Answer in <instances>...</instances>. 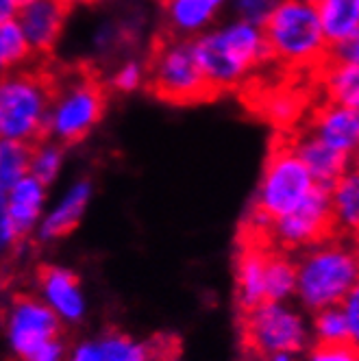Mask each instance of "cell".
Here are the masks:
<instances>
[{
  "label": "cell",
  "mask_w": 359,
  "mask_h": 361,
  "mask_svg": "<svg viewBox=\"0 0 359 361\" xmlns=\"http://www.w3.org/2000/svg\"><path fill=\"white\" fill-rule=\"evenodd\" d=\"M70 9V0H31V3L20 7L16 20L20 22V27L39 61L55 53L63 35Z\"/></svg>",
  "instance_id": "obj_13"
},
{
  "label": "cell",
  "mask_w": 359,
  "mask_h": 361,
  "mask_svg": "<svg viewBox=\"0 0 359 361\" xmlns=\"http://www.w3.org/2000/svg\"><path fill=\"white\" fill-rule=\"evenodd\" d=\"M266 361H305L303 355H290V353H284V355H274Z\"/></svg>",
  "instance_id": "obj_38"
},
{
  "label": "cell",
  "mask_w": 359,
  "mask_h": 361,
  "mask_svg": "<svg viewBox=\"0 0 359 361\" xmlns=\"http://www.w3.org/2000/svg\"><path fill=\"white\" fill-rule=\"evenodd\" d=\"M314 83L320 98L359 107V31L331 46L324 66L314 74Z\"/></svg>",
  "instance_id": "obj_11"
},
{
  "label": "cell",
  "mask_w": 359,
  "mask_h": 361,
  "mask_svg": "<svg viewBox=\"0 0 359 361\" xmlns=\"http://www.w3.org/2000/svg\"><path fill=\"white\" fill-rule=\"evenodd\" d=\"M290 142L300 157V161L312 172L316 185L331 190L338 180L353 168V159L346 154L338 152L336 148L327 146L322 140H318L307 128H298L294 133H288Z\"/></svg>",
  "instance_id": "obj_17"
},
{
  "label": "cell",
  "mask_w": 359,
  "mask_h": 361,
  "mask_svg": "<svg viewBox=\"0 0 359 361\" xmlns=\"http://www.w3.org/2000/svg\"><path fill=\"white\" fill-rule=\"evenodd\" d=\"M329 192L336 235L359 238V174L351 168Z\"/></svg>",
  "instance_id": "obj_21"
},
{
  "label": "cell",
  "mask_w": 359,
  "mask_h": 361,
  "mask_svg": "<svg viewBox=\"0 0 359 361\" xmlns=\"http://www.w3.org/2000/svg\"><path fill=\"white\" fill-rule=\"evenodd\" d=\"M72 5H79V3H94V0H70Z\"/></svg>",
  "instance_id": "obj_41"
},
{
  "label": "cell",
  "mask_w": 359,
  "mask_h": 361,
  "mask_svg": "<svg viewBox=\"0 0 359 361\" xmlns=\"http://www.w3.org/2000/svg\"><path fill=\"white\" fill-rule=\"evenodd\" d=\"M31 174V146L0 140V192Z\"/></svg>",
  "instance_id": "obj_27"
},
{
  "label": "cell",
  "mask_w": 359,
  "mask_h": 361,
  "mask_svg": "<svg viewBox=\"0 0 359 361\" xmlns=\"http://www.w3.org/2000/svg\"><path fill=\"white\" fill-rule=\"evenodd\" d=\"M296 305L307 314L342 305L359 281V250L336 235L296 257Z\"/></svg>",
  "instance_id": "obj_3"
},
{
  "label": "cell",
  "mask_w": 359,
  "mask_h": 361,
  "mask_svg": "<svg viewBox=\"0 0 359 361\" xmlns=\"http://www.w3.org/2000/svg\"><path fill=\"white\" fill-rule=\"evenodd\" d=\"M27 3H31V0H20V5H27Z\"/></svg>",
  "instance_id": "obj_43"
},
{
  "label": "cell",
  "mask_w": 359,
  "mask_h": 361,
  "mask_svg": "<svg viewBox=\"0 0 359 361\" xmlns=\"http://www.w3.org/2000/svg\"><path fill=\"white\" fill-rule=\"evenodd\" d=\"M279 0H229V13L255 24H264Z\"/></svg>",
  "instance_id": "obj_32"
},
{
  "label": "cell",
  "mask_w": 359,
  "mask_h": 361,
  "mask_svg": "<svg viewBox=\"0 0 359 361\" xmlns=\"http://www.w3.org/2000/svg\"><path fill=\"white\" fill-rule=\"evenodd\" d=\"M100 361H157L162 350L155 344L142 342L129 333L107 331L96 340Z\"/></svg>",
  "instance_id": "obj_23"
},
{
  "label": "cell",
  "mask_w": 359,
  "mask_h": 361,
  "mask_svg": "<svg viewBox=\"0 0 359 361\" xmlns=\"http://www.w3.org/2000/svg\"><path fill=\"white\" fill-rule=\"evenodd\" d=\"M333 235L336 228H333L331 192L318 185L296 209L272 222L268 244L286 252H303Z\"/></svg>",
  "instance_id": "obj_9"
},
{
  "label": "cell",
  "mask_w": 359,
  "mask_h": 361,
  "mask_svg": "<svg viewBox=\"0 0 359 361\" xmlns=\"http://www.w3.org/2000/svg\"><path fill=\"white\" fill-rule=\"evenodd\" d=\"M66 148L63 144L44 137L31 146V174L39 178L44 185H53L61 174L66 164Z\"/></svg>",
  "instance_id": "obj_26"
},
{
  "label": "cell",
  "mask_w": 359,
  "mask_h": 361,
  "mask_svg": "<svg viewBox=\"0 0 359 361\" xmlns=\"http://www.w3.org/2000/svg\"><path fill=\"white\" fill-rule=\"evenodd\" d=\"M94 188L90 178H76L74 183L68 185V190L57 198V202L50 207L39 226H37V240L39 242H55L63 235H68L72 228L79 226L83 220L90 200H92Z\"/></svg>",
  "instance_id": "obj_18"
},
{
  "label": "cell",
  "mask_w": 359,
  "mask_h": 361,
  "mask_svg": "<svg viewBox=\"0 0 359 361\" xmlns=\"http://www.w3.org/2000/svg\"><path fill=\"white\" fill-rule=\"evenodd\" d=\"M157 361H178V357L176 355H170L168 350H162V355H159Z\"/></svg>",
  "instance_id": "obj_39"
},
{
  "label": "cell",
  "mask_w": 359,
  "mask_h": 361,
  "mask_svg": "<svg viewBox=\"0 0 359 361\" xmlns=\"http://www.w3.org/2000/svg\"><path fill=\"white\" fill-rule=\"evenodd\" d=\"M37 296L53 309L63 324L81 322L87 314V298L81 288V281L70 268H42L37 274Z\"/></svg>",
  "instance_id": "obj_14"
},
{
  "label": "cell",
  "mask_w": 359,
  "mask_h": 361,
  "mask_svg": "<svg viewBox=\"0 0 359 361\" xmlns=\"http://www.w3.org/2000/svg\"><path fill=\"white\" fill-rule=\"evenodd\" d=\"M300 3H310V5H318L320 0H300Z\"/></svg>",
  "instance_id": "obj_42"
},
{
  "label": "cell",
  "mask_w": 359,
  "mask_h": 361,
  "mask_svg": "<svg viewBox=\"0 0 359 361\" xmlns=\"http://www.w3.org/2000/svg\"><path fill=\"white\" fill-rule=\"evenodd\" d=\"M37 63L39 59L35 57V50L24 35L20 22L16 18L0 20V66H3V72L24 70Z\"/></svg>",
  "instance_id": "obj_25"
},
{
  "label": "cell",
  "mask_w": 359,
  "mask_h": 361,
  "mask_svg": "<svg viewBox=\"0 0 359 361\" xmlns=\"http://www.w3.org/2000/svg\"><path fill=\"white\" fill-rule=\"evenodd\" d=\"M298 268L292 252L270 246L266 264V300L292 302L296 300Z\"/></svg>",
  "instance_id": "obj_22"
},
{
  "label": "cell",
  "mask_w": 359,
  "mask_h": 361,
  "mask_svg": "<svg viewBox=\"0 0 359 361\" xmlns=\"http://www.w3.org/2000/svg\"><path fill=\"white\" fill-rule=\"evenodd\" d=\"M342 309H344V314H346L348 331H351V340L348 342L359 350V281H357V286L351 290V294L344 298Z\"/></svg>",
  "instance_id": "obj_33"
},
{
  "label": "cell",
  "mask_w": 359,
  "mask_h": 361,
  "mask_svg": "<svg viewBox=\"0 0 359 361\" xmlns=\"http://www.w3.org/2000/svg\"><path fill=\"white\" fill-rule=\"evenodd\" d=\"M66 361H100L96 340H85V342L74 344V346L70 348Z\"/></svg>",
  "instance_id": "obj_36"
},
{
  "label": "cell",
  "mask_w": 359,
  "mask_h": 361,
  "mask_svg": "<svg viewBox=\"0 0 359 361\" xmlns=\"http://www.w3.org/2000/svg\"><path fill=\"white\" fill-rule=\"evenodd\" d=\"M131 35L129 31L124 29V24L120 22H114V20H102L98 27L94 29L92 33V53L98 55V57H111L116 55V50L124 44L129 42Z\"/></svg>",
  "instance_id": "obj_30"
},
{
  "label": "cell",
  "mask_w": 359,
  "mask_h": 361,
  "mask_svg": "<svg viewBox=\"0 0 359 361\" xmlns=\"http://www.w3.org/2000/svg\"><path fill=\"white\" fill-rule=\"evenodd\" d=\"M353 170H355V172L359 174V152H357L355 157H353Z\"/></svg>",
  "instance_id": "obj_40"
},
{
  "label": "cell",
  "mask_w": 359,
  "mask_h": 361,
  "mask_svg": "<svg viewBox=\"0 0 359 361\" xmlns=\"http://www.w3.org/2000/svg\"><path fill=\"white\" fill-rule=\"evenodd\" d=\"M310 105H305V98L294 90H270L262 100L257 111L268 120V124H274L281 135L294 133L303 126L300 120L310 114Z\"/></svg>",
  "instance_id": "obj_20"
},
{
  "label": "cell",
  "mask_w": 359,
  "mask_h": 361,
  "mask_svg": "<svg viewBox=\"0 0 359 361\" xmlns=\"http://www.w3.org/2000/svg\"><path fill=\"white\" fill-rule=\"evenodd\" d=\"M20 0H0V20H11L20 11Z\"/></svg>",
  "instance_id": "obj_37"
},
{
  "label": "cell",
  "mask_w": 359,
  "mask_h": 361,
  "mask_svg": "<svg viewBox=\"0 0 359 361\" xmlns=\"http://www.w3.org/2000/svg\"><path fill=\"white\" fill-rule=\"evenodd\" d=\"M46 198L48 185H44L33 174L24 176L7 192H3L0 212H5L13 220L22 240L29 238L31 233H37V226L46 214Z\"/></svg>",
  "instance_id": "obj_19"
},
{
  "label": "cell",
  "mask_w": 359,
  "mask_h": 361,
  "mask_svg": "<svg viewBox=\"0 0 359 361\" xmlns=\"http://www.w3.org/2000/svg\"><path fill=\"white\" fill-rule=\"evenodd\" d=\"M107 90V83L96 72L85 68L68 70L55 76L46 137L63 146L83 142L105 116Z\"/></svg>",
  "instance_id": "obj_5"
},
{
  "label": "cell",
  "mask_w": 359,
  "mask_h": 361,
  "mask_svg": "<svg viewBox=\"0 0 359 361\" xmlns=\"http://www.w3.org/2000/svg\"><path fill=\"white\" fill-rule=\"evenodd\" d=\"M159 5L166 35L196 39L222 22L229 0H164Z\"/></svg>",
  "instance_id": "obj_15"
},
{
  "label": "cell",
  "mask_w": 359,
  "mask_h": 361,
  "mask_svg": "<svg viewBox=\"0 0 359 361\" xmlns=\"http://www.w3.org/2000/svg\"><path fill=\"white\" fill-rule=\"evenodd\" d=\"M303 128L351 159L359 152V107L320 98L307 114Z\"/></svg>",
  "instance_id": "obj_12"
},
{
  "label": "cell",
  "mask_w": 359,
  "mask_h": 361,
  "mask_svg": "<svg viewBox=\"0 0 359 361\" xmlns=\"http://www.w3.org/2000/svg\"><path fill=\"white\" fill-rule=\"evenodd\" d=\"M307 312L294 302L264 300L262 305L242 312V342L246 350L266 361L274 355H305L314 344Z\"/></svg>",
  "instance_id": "obj_7"
},
{
  "label": "cell",
  "mask_w": 359,
  "mask_h": 361,
  "mask_svg": "<svg viewBox=\"0 0 359 361\" xmlns=\"http://www.w3.org/2000/svg\"><path fill=\"white\" fill-rule=\"evenodd\" d=\"M268 255V242L242 235V244L236 257V300L240 312H248L266 300Z\"/></svg>",
  "instance_id": "obj_16"
},
{
  "label": "cell",
  "mask_w": 359,
  "mask_h": 361,
  "mask_svg": "<svg viewBox=\"0 0 359 361\" xmlns=\"http://www.w3.org/2000/svg\"><path fill=\"white\" fill-rule=\"evenodd\" d=\"M272 66L290 72H310L324 66L331 42L324 35L316 5L300 0H279L262 24Z\"/></svg>",
  "instance_id": "obj_2"
},
{
  "label": "cell",
  "mask_w": 359,
  "mask_h": 361,
  "mask_svg": "<svg viewBox=\"0 0 359 361\" xmlns=\"http://www.w3.org/2000/svg\"><path fill=\"white\" fill-rule=\"evenodd\" d=\"M316 188V180L296 154L290 135H279L264 164L252 207L276 220L296 209Z\"/></svg>",
  "instance_id": "obj_8"
},
{
  "label": "cell",
  "mask_w": 359,
  "mask_h": 361,
  "mask_svg": "<svg viewBox=\"0 0 359 361\" xmlns=\"http://www.w3.org/2000/svg\"><path fill=\"white\" fill-rule=\"evenodd\" d=\"M105 83L111 92L122 94V96H129V94H135V92L148 87V63H146V59H140L133 55L120 59L111 68Z\"/></svg>",
  "instance_id": "obj_29"
},
{
  "label": "cell",
  "mask_w": 359,
  "mask_h": 361,
  "mask_svg": "<svg viewBox=\"0 0 359 361\" xmlns=\"http://www.w3.org/2000/svg\"><path fill=\"white\" fill-rule=\"evenodd\" d=\"M305 361H359V350L351 344H312L303 355Z\"/></svg>",
  "instance_id": "obj_31"
},
{
  "label": "cell",
  "mask_w": 359,
  "mask_h": 361,
  "mask_svg": "<svg viewBox=\"0 0 359 361\" xmlns=\"http://www.w3.org/2000/svg\"><path fill=\"white\" fill-rule=\"evenodd\" d=\"M310 326H312V340L316 344H344L351 340L348 320L342 305L324 307L320 312L310 314Z\"/></svg>",
  "instance_id": "obj_28"
},
{
  "label": "cell",
  "mask_w": 359,
  "mask_h": 361,
  "mask_svg": "<svg viewBox=\"0 0 359 361\" xmlns=\"http://www.w3.org/2000/svg\"><path fill=\"white\" fill-rule=\"evenodd\" d=\"M55 94V74L31 66L3 72L0 81V140L37 144L46 137L48 114Z\"/></svg>",
  "instance_id": "obj_4"
},
{
  "label": "cell",
  "mask_w": 359,
  "mask_h": 361,
  "mask_svg": "<svg viewBox=\"0 0 359 361\" xmlns=\"http://www.w3.org/2000/svg\"><path fill=\"white\" fill-rule=\"evenodd\" d=\"M316 7L331 46L359 31V0H320Z\"/></svg>",
  "instance_id": "obj_24"
},
{
  "label": "cell",
  "mask_w": 359,
  "mask_h": 361,
  "mask_svg": "<svg viewBox=\"0 0 359 361\" xmlns=\"http://www.w3.org/2000/svg\"><path fill=\"white\" fill-rule=\"evenodd\" d=\"M68 353L70 348L66 346V342L61 338H55L46 342L44 346H39L37 350H33L24 361H66Z\"/></svg>",
  "instance_id": "obj_34"
},
{
  "label": "cell",
  "mask_w": 359,
  "mask_h": 361,
  "mask_svg": "<svg viewBox=\"0 0 359 361\" xmlns=\"http://www.w3.org/2000/svg\"><path fill=\"white\" fill-rule=\"evenodd\" d=\"M192 42L216 96L246 87L255 74L272 63L264 27L242 18L231 16Z\"/></svg>",
  "instance_id": "obj_1"
},
{
  "label": "cell",
  "mask_w": 359,
  "mask_h": 361,
  "mask_svg": "<svg viewBox=\"0 0 359 361\" xmlns=\"http://www.w3.org/2000/svg\"><path fill=\"white\" fill-rule=\"evenodd\" d=\"M159 3H164V0H159Z\"/></svg>",
  "instance_id": "obj_44"
},
{
  "label": "cell",
  "mask_w": 359,
  "mask_h": 361,
  "mask_svg": "<svg viewBox=\"0 0 359 361\" xmlns=\"http://www.w3.org/2000/svg\"><path fill=\"white\" fill-rule=\"evenodd\" d=\"M18 242H22V238L18 233L13 220L5 212H0V246H3V250H9V248L13 250Z\"/></svg>",
  "instance_id": "obj_35"
},
{
  "label": "cell",
  "mask_w": 359,
  "mask_h": 361,
  "mask_svg": "<svg viewBox=\"0 0 359 361\" xmlns=\"http://www.w3.org/2000/svg\"><path fill=\"white\" fill-rule=\"evenodd\" d=\"M61 324L57 314L37 294H16L5 316L7 346L24 361L46 342L61 338Z\"/></svg>",
  "instance_id": "obj_10"
},
{
  "label": "cell",
  "mask_w": 359,
  "mask_h": 361,
  "mask_svg": "<svg viewBox=\"0 0 359 361\" xmlns=\"http://www.w3.org/2000/svg\"><path fill=\"white\" fill-rule=\"evenodd\" d=\"M148 92L168 105H198L216 98L207 76H205L192 39L162 35L155 39L146 57Z\"/></svg>",
  "instance_id": "obj_6"
}]
</instances>
